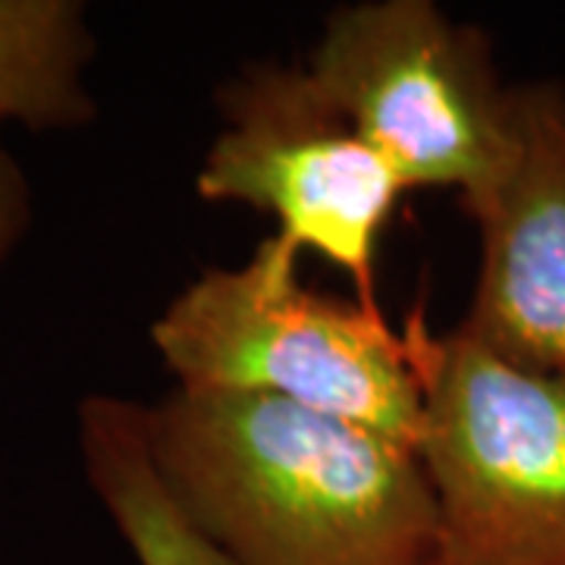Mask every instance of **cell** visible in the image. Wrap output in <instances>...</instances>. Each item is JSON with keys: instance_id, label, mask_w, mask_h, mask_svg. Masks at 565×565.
Masks as SVG:
<instances>
[{"instance_id": "1", "label": "cell", "mask_w": 565, "mask_h": 565, "mask_svg": "<svg viewBox=\"0 0 565 565\" xmlns=\"http://www.w3.org/2000/svg\"><path fill=\"white\" fill-rule=\"evenodd\" d=\"M145 437L185 522L230 565H434L437 505L412 446L248 393L170 390Z\"/></svg>"}, {"instance_id": "9", "label": "cell", "mask_w": 565, "mask_h": 565, "mask_svg": "<svg viewBox=\"0 0 565 565\" xmlns=\"http://www.w3.org/2000/svg\"><path fill=\"white\" fill-rule=\"evenodd\" d=\"M3 132V126H0ZM32 223V192L20 161L0 139V270L13 258Z\"/></svg>"}, {"instance_id": "7", "label": "cell", "mask_w": 565, "mask_h": 565, "mask_svg": "<svg viewBox=\"0 0 565 565\" xmlns=\"http://www.w3.org/2000/svg\"><path fill=\"white\" fill-rule=\"evenodd\" d=\"M85 481L136 565H230L170 500L145 437V405L88 393L76 408Z\"/></svg>"}, {"instance_id": "5", "label": "cell", "mask_w": 565, "mask_h": 565, "mask_svg": "<svg viewBox=\"0 0 565 565\" xmlns=\"http://www.w3.org/2000/svg\"><path fill=\"white\" fill-rule=\"evenodd\" d=\"M221 129L204 151L202 202L243 204L277 221V236L315 252L377 302V258L408 195L393 167L330 104L305 63H248L217 95Z\"/></svg>"}, {"instance_id": "4", "label": "cell", "mask_w": 565, "mask_h": 565, "mask_svg": "<svg viewBox=\"0 0 565 565\" xmlns=\"http://www.w3.org/2000/svg\"><path fill=\"white\" fill-rule=\"evenodd\" d=\"M408 192L452 189L475 217L512 173L515 85L478 25L430 0H362L323 20L305 63Z\"/></svg>"}, {"instance_id": "2", "label": "cell", "mask_w": 565, "mask_h": 565, "mask_svg": "<svg viewBox=\"0 0 565 565\" xmlns=\"http://www.w3.org/2000/svg\"><path fill=\"white\" fill-rule=\"evenodd\" d=\"M302 252L267 236L236 267H207L151 323L177 390L248 393L418 446L422 381L408 330L381 305L305 286Z\"/></svg>"}, {"instance_id": "8", "label": "cell", "mask_w": 565, "mask_h": 565, "mask_svg": "<svg viewBox=\"0 0 565 565\" xmlns=\"http://www.w3.org/2000/svg\"><path fill=\"white\" fill-rule=\"evenodd\" d=\"M95 54L79 0H0V126L70 132L98 120Z\"/></svg>"}, {"instance_id": "3", "label": "cell", "mask_w": 565, "mask_h": 565, "mask_svg": "<svg viewBox=\"0 0 565 565\" xmlns=\"http://www.w3.org/2000/svg\"><path fill=\"white\" fill-rule=\"evenodd\" d=\"M405 330L434 565H565V371L515 362L462 323L434 333L412 315Z\"/></svg>"}, {"instance_id": "6", "label": "cell", "mask_w": 565, "mask_h": 565, "mask_svg": "<svg viewBox=\"0 0 565 565\" xmlns=\"http://www.w3.org/2000/svg\"><path fill=\"white\" fill-rule=\"evenodd\" d=\"M515 163L471 217L481 264L462 321L515 362L565 371V88L515 85Z\"/></svg>"}]
</instances>
